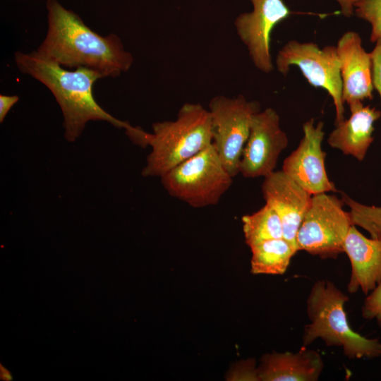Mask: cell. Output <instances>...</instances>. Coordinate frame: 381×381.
Segmentation results:
<instances>
[{
    "label": "cell",
    "mask_w": 381,
    "mask_h": 381,
    "mask_svg": "<svg viewBox=\"0 0 381 381\" xmlns=\"http://www.w3.org/2000/svg\"><path fill=\"white\" fill-rule=\"evenodd\" d=\"M323 127V122L315 124L313 119L303 123V138L297 148L284 160L282 169L312 195L337 191L325 169L326 153L322 148Z\"/></svg>",
    "instance_id": "obj_11"
},
{
    "label": "cell",
    "mask_w": 381,
    "mask_h": 381,
    "mask_svg": "<svg viewBox=\"0 0 381 381\" xmlns=\"http://www.w3.org/2000/svg\"><path fill=\"white\" fill-rule=\"evenodd\" d=\"M341 7V13L346 17L351 16L354 13L355 4L358 0H336Z\"/></svg>",
    "instance_id": "obj_24"
},
{
    "label": "cell",
    "mask_w": 381,
    "mask_h": 381,
    "mask_svg": "<svg viewBox=\"0 0 381 381\" xmlns=\"http://www.w3.org/2000/svg\"><path fill=\"white\" fill-rule=\"evenodd\" d=\"M262 193L265 203L270 205L280 218L283 237L298 250L297 232L312 195L282 170L274 171L265 177Z\"/></svg>",
    "instance_id": "obj_12"
},
{
    "label": "cell",
    "mask_w": 381,
    "mask_h": 381,
    "mask_svg": "<svg viewBox=\"0 0 381 381\" xmlns=\"http://www.w3.org/2000/svg\"><path fill=\"white\" fill-rule=\"evenodd\" d=\"M253 274H283L298 250L284 238L267 240L250 247Z\"/></svg>",
    "instance_id": "obj_17"
},
{
    "label": "cell",
    "mask_w": 381,
    "mask_h": 381,
    "mask_svg": "<svg viewBox=\"0 0 381 381\" xmlns=\"http://www.w3.org/2000/svg\"><path fill=\"white\" fill-rule=\"evenodd\" d=\"M341 200L350 208L352 224L365 229L371 238L381 240V207L361 204L344 193Z\"/></svg>",
    "instance_id": "obj_19"
},
{
    "label": "cell",
    "mask_w": 381,
    "mask_h": 381,
    "mask_svg": "<svg viewBox=\"0 0 381 381\" xmlns=\"http://www.w3.org/2000/svg\"><path fill=\"white\" fill-rule=\"evenodd\" d=\"M152 133L145 131L139 146H150L143 176L161 177L212 144L208 110L198 103H185L174 121L155 122Z\"/></svg>",
    "instance_id": "obj_3"
},
{
    "label": "cell",
    "mask_w": 381,
    "mask_h": 381,
    "mask_svg": "<svg viewBox=\"0 0 381 381\" xmlns=\"http://www.w3.org/2000/svg\"><path fill=\"white\" fill-rule=\"evenodd\" d=\"M160 178L171 197L195 208L217 205L233 179L212 144Z\"/></svg>",
    "instance_id": "obj_5"
},
{
    "label": "cell",
    "mask_w": 381,
    "mask_h": 381,
    "mask_svg": "<svg viewBox=\"0 0 381 381\" xmlns=\"http://www.w3.org/2000/svg\"><path fill=\"white\" fill-rule=\"evenodd\" d=\"M354 11L358 17L370 24L371 42L381 40V0H358Z\"/></svg>",
    "instance_id": "obj_20"
},
{
    "label": "cell",
    "mask_w": 381,
    "mask_h": 381,
    "mask_svg": "<svg viewBox=\"0 0 381 381\" xmlns=\"http://www.w3.org/2000/svg\"><path fill=\"white\" fill-rule=\"evenodd\" d=\"M246 243L250 247L260 242L283 237L282 222L276 211L266 204L241 218Z\"/></svg>",
    "instance_id": "obj_18"
},
{
    "label": "cell",
    "mask_w": 381,
    "mask_h": 381,
    "mask_svg": "<svg viewBox=\"0 0 381 381\" xmlns=\"http://www.w3.org/2000/svg\"><path fill=\"white\" fill-rule=\"evenodd\" d=\"M351 116L336 124L327 142L330 147L363 161L373 142L374 123L380 118L381 111L358 102L349 106Z\"/></svg>",
    "instance_id": "obj_15"
},
{
    "label": "cell",
    "mask_w": 381,
    "mask_h": 381,
    "mask_svg": "<svg viewBox=\"0 0 381 381\" xmlns=\"http://www.w3.org/2000/svg\"><path fill=\"white\" fill-rule=\"evenodd\" d=\"M323 366L319 352L302 346L296 353L273 352L262 356L257 373L262 381H316Z\"/></svg>",
    "instance_id": "obj_16"
},
{
    "label": "cell",
    "mask_w": 381,
    "mask_h": 381,
    "mask_svg": "<svg viewBox=\"0 0 381 381\" xmlns=\"http://www.w3.org/2000/svg\"><path fill=\"white\" fill-rule=\"evenodd\" d=\"M361 314L365 319L376 320L381 329V281L368 294L361 308Z\"/></svg>",
    "instance_id": "obj_21"
},
{
    "label": "cell",
    "mask_w": 381,
    "mask_h": 381,
    "mask_svg": "<svg viewBox=\"0 0 381 381\" xmlns=\"http://www.w3.org/2000/svg\"><path fill=\"white\" fill-rule=\"evenodd\" d=\"M279 116L272 108L260 110L253 117L243 150L239 174L245 178L266 177L274 171L278 158L288 146Z\"/></svg>",
    "instance_id": "obj_9"
},
{
    "label": "cell",
    "mask_w": 381,
    "mask_h": 381,
    "mask_svg": "<svg viewBox=\"0 0 381 381\" xmlns=\"http://www.w3.org/2000/svg\"><path fill=\"white\" fill-rule=\"evenodd\" d=\"M344 204L341 199L327 193L312 195L297 232L298 250L322 259H335L344 253L345 238L353 225Z\"/></svg>",
    "instance_id": "obj_6"
},
{
    "label": "cell",
    "mask_w": 381,
    "mask_h": 381,
    "mask_svg": "<svg viewBox=\"0 0 381 381\" xmlns=\"http://www.w3.org/2000/svg\"><path fill=\"white\" fill-rule=\"evenodd\" d=\"M370 54L373 63L372 75L373 87L378 92L381 99V40L375 42V47Z\"/></svg>",
    "instance_id": "obj_22"
},
{
    "label": "cell",
    "mask_w": 381,
    "mask_h": 381,
    "mask_svg": "<svg viewBox=\"0 0 381 381\" xmlns=\"http://www.w3.org/2000/svg\"><path fill=\"white\" fill-rule=\"evenodd\" d=\"M19 100L17 95H0V122L2 123L11 107Z\"/></svg>",
    "instance_id": "obj_23"
},
{
    "label": "cell",
    "mask_w": 381,
    "mask_h": 381,
    "mask_svg": "<svg viewBox=\"0 0 381 381\" xmlns=\"http://www.w3.org/2000/svg\"><path fill=\"white\" fill-rule=\"evenodd\" d=\"M349 297L327 279L316 282L307 299V313L311 322L306 325L302 337L307 347L320 338L327 346L343 349L350 359L381 356V342L353 331L349 325L344 304Z\"/></svg>",
    "instance_id": "obj_4"
},
{
    "label": "cell",
    "mask_w": 381,
    "mask_h": 381,
    "mask_svg": "<svg viewBox=\"0 0 381 381\" xmlns=\"http://www.w3.org/2000/svg\"><path fill=\"white\" fill-rule=\"evenodd\" d=\"M344 253L351 265L349 293L361 289L368 294L381 281V240L365 236L352 225L344 243Z\"/></svg>",
    "instance_id": "obj_14"
},
{
    "label": "cell",
    "mask_w": 381,
    "mask_h": 381,
    "mask_svg": "<svg viewBox=\"0 0 381 381\" xmlns=\"http://www.w3.org/2000/svg\"><path fill=\"white\" fill-rule=\"evenodd\" d=\"M341 64L342 99L349 106L373 98L372 57L358 33L347 31L336 46Z\"/></svg>",
    "instance_id": "obj_13"
},
{
    "label": "cell",
    "mask_w": 381,
    "mask_h": 381,
    "mask_svg": "<svg viewBox=\"0 0 381 381\" xmlns=\"http://www.w3.org/2000/svg\"><path fill=\"white\" fill-rule=\"evenodd\" d=\"M253 11L234 21L236 33L246 47L254 66L268 73L273 71L270 42L274 28L291 13L283 0H250Z\"/></svg>",
    "instance_id": "obj_10"
},
{
    "label": "cell",
    "mask_w": 381,
    "mask_h": 381,
    "mask_svg": "<svg viewBox=\"0 0 381 381\" xmlns=\"http://www.w3.org/2000/svg\"><path fill=\"white\" fill-rule=\"evenodd\" d=\"M291 66L298 67L309 84L324 89L332 97L336 111L335 124L344 120L341 64L336 47L320 48L313 42L289 41L277 54L276 67L279 73L286 74Z\"/></svg>",
    "instance_id": "obj_8"
},
{
    "label": "cell",
    "mask_w": 381,
    "mask_h": 381,
    "mask_svg": "<svg viewBox=\"0 0 381 381\" xmlns=\"http://www.w3.org/2000/svg\"><path fill=\"white\" fill-rule=\"evenodd\" d=\"M48 28L37 53L63 67L85 68L116 78L133 65L132 54L115 34L102 36L57 0L47 1Z\"/></svg>",
    "instance_id": "obj_1"
},
{
    "label": "cell",
    "mask_w": 381,
    "mask_h": 381,
    "mask_svg": "<svg viewBox=\"0 0 381 381\" xmlns=\"http://www.w3.org/2000/svg\"><path fill=\"white\" fill-rule=\"evenodd\" d=\"M260 110L258 102L249 101L242 95L234 97L217 95L209 103L212 144L233 178L239 174L252 119Z\"/></svg>",
    "instance_id": "obj_7"
},
{
    "label": "cell",
    "mask_w": 381,
    "mask_h": 381,
    "mask_svg": "<svg viewBox=\"0 0 381 381\" xmlns=\"http://www.w3.org/2000/svg\"><path fill=\"white\" fill-rule=\"evenodd\" d=\"M15 63L20 72L44 84L53 94L64 116L65 138L75 141L90 121H104L128 131L132 126L104 110L93 96V85L101 76L96 72L78 68L69 71L49 61L36 51L16 52Z\"/></svg>",
    "instance_id": "obj_2"
}]
</instances>
